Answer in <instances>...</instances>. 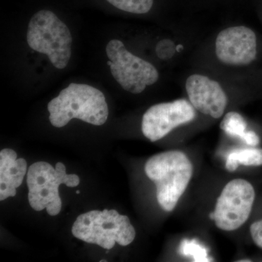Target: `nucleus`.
<instances>
[{"label":"nucleus","instance_id":"obj_1","mask_svg":"<svg viewBox=\"0 0 262 262\" xmlns=\"http://www.w3.org/2000/svg\"><path fill=\"white\" fill-rule=\"evenodd\" d=\"M48 110L50 122L56 127H64L74 118L100 126L108 116L104 95L85 84L71 83L48 103Z\"/></svg>","mask_w":262,"mask_h":262},{"label":"nucleus","instance_id":"obj_2","mask_svg":"<svg viewBox=\"0 0 262 262\" xmlns=\"http://www.w3.org/2000/svg\"><path fill=\"white\" fill-rule=\"evenodd\" d=\"M144 170L156 186L157 200L165 211H173L192 179L193 165L185 153L178 150L151 157Z\"/></svg>","mask_w":262,"mask_h":262},{"label":"nucleus","instance_id":"obj_3","mask_svg":"<svg viewBox=\"0 0 262 262\" xmlns=\"http://www.w3.org/2000/svg\"><path fill=\"white\" fill-rule=\"evenodd\" d=\"M27 39L33 51L47 55L56 69L63 70L68 65L72 56V34L51 10H40L33 15Z\"/></svg>","mask_w":262,"mask_h":262},{"label":"nucleus","instance_id":"obj_4","mask_svg":"<svg viewBox=\"0 0 262 262\" xmlns=\"http://www.w3.org/2000/svg\"><path fill=\"white\" fill-rule=\"evenodd\" d=\"M72 233L76 238L106 250L112 249L116 243L122 246H128L136 234L128 217L120 215L115 210H110L107 217L99 211L82 213L72 226Z\"/></svg>","mask_w":262,"mask_h":262},{"label":"nucleus","instance_id":"obj_5","mask_svg":"<svg viewBox=\"0 0 262 262\" xmlns=\"http://www.w3.org/2000/svg\"><path fill=\"white\" fill-rule=\"evenodd\" d=\"M64 164L57 163L56 168L46 162H37L29 167L27 171L28 199L31 207L36 211L46 208L47 213L55 216L61 212V198L58 187L65 184L75 187L80 184V178L76 174H67Z\"/></svg>","mask_w":262,"mask_h":262},{"label":"nucleus","instance_id":"obj_6","mask_svg":"<svg viewBox=\"0 0 262 262\" xmlns=\"http://www.w3.org/2000/svg\"><path fill=\"white\" fill-rule=\"evenodd\" d=\"M106 51L108 59L113 62L110 66L112 75L125 91L134 94H141L146 86L156 83L159 79V73L154 66L134 56L121 41H110Z\"/></svg>","mask_w":262,"mask_h":262},{"label":"nucleus","instance_id":"obj_7","mask_svg":"<svg viewBox=\"0 0 262 262\" xmlns=\"http://www.w3.org/2000/svg\"><path fill=\"white\" fill-rule=\"evenodd\" d=\"M255 198L254 188L248 181L235 179L227 183L213 211L215 226L228 232L241 228L251 215Z\"/></svg>","mask_w":262,"mask_h":262},{"label":"nucleus","instance_id":"obj_8","mask_svg":"<svg viewBox=\"0 0 262 262\" xmlns=\"http://www.w3.org/2000/svg\"><path fill=\"white\" fill-rule=\"evenodd\" d=\"M195 110L187 99L155 104L143 116V134L151 142L160 140L176 127L194 120L196 116Z\"/></svg>","mask_w":262,"mask_h":262},{"label":"nucleus","instance_id":"obj_9","mask_svg":"<svg viewBox=\"0 0 262 262\" xmlns=\"http://www.w3.org/2000/svg\"><path fill=\"white\" fill-rule=\"evenodd\" d=\"M215 54L222 63L246 66L256 59L257 42L254 32L244 26L222 31L215 40Z\"/></svg>","mask_w":262,"mask_h":262},{"label":"nucleus","instance_id":"obj_10","mask_svg":"<svg viewBox=\"0 0 262 262\" xmlns=\"http://www.w3.org/2000/svg\"><path fill=\"white\" fill-rule=\"evenodd\" d=\"M186 90L189 101L198 112L215 119L223 116L227 96L218 82L206 76L193 75L188 77Z\"/></svg>","mask_w":262,"mask_h":262},{"label":"nucleus","instance_id":"obj_11","mask_svg":"<svg viewBox=\"0 0 262 262\" xmlns=\"http://www.w3.org/2000/svg\"><path fill=\"white\" fill-rule=\"evenodd\" d=\"M27 163L24 158L17 159L14 150L0 151V201L15 196L16 188L20 187L27 174Z\"/></svg>","mask_w":262,"mask_h":262},{"label":"nucleus","instance_id":"obj_12","mask_svg":"<svg viewBox=\"0 0 262 262\" xmlns=\"http://www.w3.org/2000/svg\"><path fill=\"white\" fill-rule=\"evenodd\" d=\"M239 165L244 166H261L262 165V149L251 148L234 150L227 157L225 168L229 172H234Z\"/></svg>","mask_w":262,"mask_h":262},{"label":"nucleus","instance_id":"obj_13","mask_svg":"<svg viewBox=\"0 0 262 262\" xmlns=\"http://www.w3.org/2000/svg\"><path fill=\"white\" fill-rule=\"evenodd\" d=\"M113 8L134 14H146L149 13L155 0H104Z\"/></svg>","mask_w":262,"mask_h":262},{"label":"nucleus","instance_id":"obj_14","mask_svg":"<svg viewBox=\"0 0 262 262\" xmlns=\"http://www.w3.org/2000/svg\"><path fill=\"white\" fill-rule=\"evenodd\" d=\"M220 128L227 135L242 138L247 128V123L242 115L235 112L226 114L220 123Z\"/></svg>","mask_w":262,"mask_h":262},{"label":"nucleus","instance_id":"obj_15","mask_svg":"<svg viewBox=\"0 0 262 262\" xmlns=\"http://www.w3.org/2000/svg\"><path fill=\"white\" fill-rule=\"evenodd\" d=\"M177 51L175 43L170 39H165L157 44L155 51L157 56L162 60H168L171 58Z\"/></svg>","mask_w":262,"mask_h":262},{"label":"nucleus","instance_id":"obj_16","mask_svg":"<svg viewBox=\"0 0 262 262\" xmlns=\"http://www.w3.org/2000/svg\"><path fill=\"white\" fill-rule=\"evenodd\" d=\"M250 232L254 244L262 249V220L253 222L250 227Z\"/></svg>","mask_w":262,"mask_h":262},{"label":"nucleus","instance_id":"obj_17","mask_svg":"<svg viewBox=\"0 0 262 262\" xmlns=\"http://www.w3.org/2000/svg\"><path fill=\"white\" fill-rule=\"evenodd\" d=\"M241 139H243L248 145L251 146H257L260 143L259 136L253 130H246Z\"/></svg>","mask_w":262,"mask_h":262},{"label":"nucleus","instance_id":"obj_18","mask_svg":"<svg viewBox=\"0 0 262 262\" xmlns=\"http://www.w3.org/2000/svg\"><path fill=\"white\" fill-rule=\"evenodd\" d=\"M238 261L239 262H251V260H250V259H247V260L243 259V260H239V261Z\"/></svg>","mask_w":262,"mask_h":262},{"label":"nucleus","instance_id":"obj_19","mask_svg":"<svg viewBox=\"0 0 262 262\" xmlns=\"http://www.w3.org/2000/svg\"><path fill=\"white\" fill-rule=\"evenodd\" d=\"M107 261V260H105V259H101V261H100V262H106Z\"/></svg>","mask_w":262,"mask_h":262},{"label":"nucleus","instance_id":"obj_20","mask_svg":"<svg viewBox=\"0 0 262 262\" xmlns=\"http://www.w3.org/2000/svg\"><path fill=\"white\" fill-rule=\"evenodd\" d=\"M76 193H77V194H80V190H77V192H76Z\"/></svg>","mask_w":262,"mask_h":262}]
</instances>
